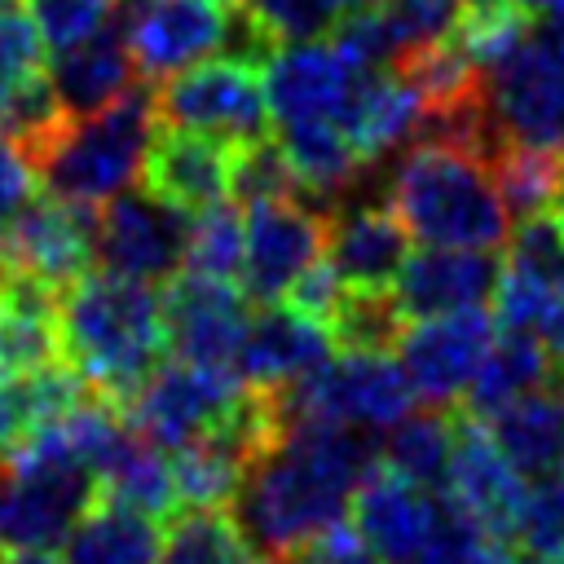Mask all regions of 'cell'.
I'll return each mask as SVG.
<instances>
[{
  "label": "cell",
  "mask_w": 564,
  "mask_h": 564,
  "mask_svg": "<svg viewBox=\"0 0 564 564\" xmlns=\"http://www.w3.org/2000/svg\"><path fill=\"white\" fill-rule=\"evenodd\" d=\"M379 449L348 427H291L256 454L234 498V524L247 551L291 555L348 520L357 485L375 471Z\"/></svg>",
  "instance_id": "obj_1"
},
{
  "label": "cell",
  "mask_w": 564,
  "mask_h": 564,
  "mask_svg": "<svg viewBox=\"0 0 564 564\" xmlns=\"http://www.w3.org/2000/svg\"><path fill=\"white\" fill-rule=\"evenodd\" d=\"M57 339L70 370L106 401L123 405L167 352L163 291L123 282L110 273H88L62 291Z\"/></svg>",
  "instance_id": "obj_2"
},
{
  "label": "cell",
  "mask_w": 564,
  "mask_h": 564,
  "mask_svg": "<svg viewBox=\"0 0 564 564\" xmlns=\"http://www.w3.org/2000/svg\"><path fill=\"white\" fill-rule=\"evenodd\" d=\"M383 203L423 247L494 251L511 238L516 225L489 159L445 141H414L397 159Z\"/></svg>",
  "instance_id": "obj_3"
},
{
  "label": "cell",
  "mask_w": 564,
  "mask_h": 564,
  "mask_svg": "<svg viewBox=\"0 0 564 564\" xmlns=\"http://www.w3.org/2000/svg\"><path fill=\"white\" fill-rule=\"evenodd\" d=\"M154 123H159L154 97L132 88L123 101L106 106L101 115L66 119L31 154V163L48 185V194L79 207H106L110 198L128 194V185L145 172Z\"/></svg>",
  "instance_id": "obj_4"
},
{
  "label": "cell",
  "mask_w": 564,
  "mask_h": 564,
  "mask_svg": "<svg viewBox=\"0 0 564 564\" xmlns=\"http://www.w3.org/2000/svg\"><path fill=\"white\" fill-rule=\"evenodd\" d=\"M269 410L278 436L291 427H348V432H392L414 414V392L392 352H344L326 366L269 388Z\"/></svg>",
  "instance_id": "obj_5"
},
{
  "label": "cell",
  "mask_w": 564,
  "mask_h": 564,
  "mask_svg": "<svg viewBox=\"0 0 564 564\" xmlns=\"http://www.w3.org/2000/svg\"><path fill=\"white\" fill-rule=\"evenodd\" d=\"M154 119L176 132H198L225 145L269 141V93L264 70L251 57H207L154 93Z\"/></svg>",
  "instance_id": "obj_6"
},
{
  "label": "cell",
  "mask_w": 564,
  "mask_h": 564,
  "mask_svg": "<svg viewBox=\"0 0 564 564\" xmlns=\"http://www.w3.org/2000/svg\"><path fill=\"white\" fill-rule=\"evenodd\" d=\"M251 401H256V388H247L234 370L163 361L123 401V419L137 436L154 441L159 449H181L189 441H203L242 423Z\"/></svg>",
  "instance_id": "obj_7"
},
{
  "label": "cell",
  "mask_w": 564,
  "mask_h": 564,
  "mask_svg": "<svg viewBox=\"0 0 564 564\" xmlns=\"http://www.w3.org/2000/svg\"><path fill=\"white\" fill-rule=\"evenodd\" d=\"M485 88L498 141L564 159V22L529 26Z\"/></svg>",
  "instance_id": "obj_8"
},
{
  "label": "cell",
  "mask_w": 564,
  "mask_h": 564,
  "mask_svg": "<svg viewBox=\"0 0 564 564\" xmlns=\"http://www.w3.org/2000/svg\"><path fill=\"white\" fill-rule=\"evenodd\" d=\"M494 339H498L494 313L463 308V313H445V317L405 322L392 344V357H397L414 401H423L427 410H454L467 397Z\"/></svg>",
  "instance_id": "obj_9"
},
{
  "label": "cell",
  "mask_w": 564,
  "mask_h": 564,
  "mask_svg": "<svg viewBox=\"0 0 564 564\" xmlns=\"http://www.w3.org/2000/svg\"><path fill=\"white\" fill-rule=\"evenodd\" d=\"M330 212L304 198L251 203L242 220V295L256 304H278L291 286L326 256Z\"/></svg>",
  "instance_id": "obj_10"
},
{
  "label": "cell",
  "mask_w": 564,
  "mask_h": 564,
  "mask_svg": "<svg viewBox=\"0 0 564 564\" xmlns=\"http://www.w3.org/2000/svg\"><path fill=\"white\" fill-rule=\"evenodd\" d=\"M97 502V471L70 463H9L0 480V546L48 551Z\"/></svg>",
  "instance_id": "obj_11"
},
{
  "label": "cell",
  "mask_w": 564,
  "mask_h": 564,
  "mask_svg": "<svg viewBox=\"0 0 564 564\" xmlns=\"http://www.w3.org/2000/svg\"><path fill=\"white\" fill-rule=\"evenodd\" d=\"M119 26L141 79H172L229 40V0H119Z\"/></svg>",
  "instance_id": "obj_12"
},
{
  "label": "cell",
  "mask_w": 564,
  "mask_h": 564,
  "mask_svg": "<svg viewBox=\"0 0 564 564\" xmlns=\"http://www.w3.org/2000/svg\"><path fill=\"white\" fill-rule=\"evenodd\" d=\"M0 247L13 273L44 282L48 291H70L93 273L97 260V212L66 203L57 194H35L9 225H0Z\"/></svg>",
  "instance_id": "obj_13"
},
{
  "label": "cell",
  "mask_w": 564,
  "mask_h": 564,
  "mask_svg": "<svg viewBox=\"0 0 564 564\" xmlns=\"http://www.w3.org/2000/svg\"><path fill=\"white\" fill-rule=\"evenodd\" d=\"M189 220L150 189H128L97 212V260L101 273L123 282H172L185 264Z\"/></svg>",
  "instance_id": "obj_14"
},
{
  "label": "cell",
  "mask_w": 564,
  "mask_h": 564,
  "mask_svg": "<svg viewBox=\"0 0 564 564\" xmlns=\"http://www.w3.org/2000/svg\"><path fill=\"white\" fill-rule=\"evenodd\" d=\"M524 498H529V485L511 467V458L494 445L485 419L454 410V458L445 476V502L471 516L498 542H516Z\"/></svg>",
  "instance_id": "obj_15"
},
{
  "label": "cell",
  "mask_w": 564,
  "mask_h": 564,
  "mask_svg": "<svg viewBox=\"0 0 564 564\" xmlns=\"http://www.w3.org/2000/svg\"><path fill=\"white\" fill-rule=\"evenodd\" d=\"M370 70H357L335 44H286L264 62V93L273 123H348L357 88Z\"/></svg>",
  "instance_id": "obj_16"
},
{
  "label": "cell",
  "mask_w": 564,
  "mask_h": 564,
  "mask_svg": "<svg viewBox=\"0 0 564 564\" xmlns=\"http://www.w3.org/2000/svg\"><path fill=\"white\" fill-rule=\"evenodd\" d=\"M163 317H167V348L181 361L234 370L251 326V300L234 282L176 273L163 291Z\"/></svg>",
  "instance_id": "obj_17"
},
{
  "label": "cell",
  "mask_w": 564,
  "mask_h": 564,
  "mask_svg": "<svg viewBox=\"0 0 564 564\" xmlns=\"http://www.w3.org/2000/svg\"><path fill=\"white\" fill-rule=\"evenodd\" d=\"M352 529L366 542V551L383 564H419L423 546L436 533L441 520V502L432 498V489L405 480L401 471H392L383 458L375 463V471L357 485L352 494Z\"/></svg>",
  "instance_id": "obj_18"
},
{
  "label": "cell",
  "mask_w": 564,
  "mask_h": 564,
  "mask_svg": "<svg viewBox=\"0 0 564 564\" xmlns=\"http://www.w3.org/2000/svg\"><path fill=\"white\" fill-rule=\"evenodd\" d=\"M330 348H335V335L317 317H308L291 304H264L260 313H251L234 375L247 388L269 392V388H282V383L304 379L308 370L326 366Z\"/></svg>",
  "instance_id": "obj_19"
},
{
  "label": "cell",
  "mask_w": 564,
  "mask_h": 564,
  "mask_svg": "<svg viewBox=\"0 0 564 564\" xmlns=\"http://www.w3.org/2000/svg\"><path fill=\"white\" fill-rule=\"evenodd\" d=\"M498 286V264L489 251H449V247H423L410 256L392 282V300L405 322L419 317H445L463 308H485V300Z\"/></svg>",
  "instance_id": "obj_20"
},
{
  "label": "cell",
  "mask_w": 564,
  "mask_h": 564,
  "mask_svg": "<svg viewBox=\"0 0 564 564\" xmlns=\"http://www.w3.org/2000/svg\"><path fill=\"white\" fill-rule=\"evenodd\" d=\"M405 238L388 203H339L326 225V260L348 291H392L410 260Z\"/></svg>",
  "instance_id": "obj_21"
},
{
  "label": "cell",
  "mask_w": 564,
  "mask_h": 564,
  "mask_svg": "<svg viewBox=\"0 0 564 564\" xmlns=\"http://www.w3.org/2000/svg\"><path fill=\"white\" fill-rule=\"evenodd\" d=\"M141 181L154 198L172 203L176 212H203L212 203H225L234 185V145L163 128L150 141Z\"/></svg>",
  "instance_id": "obj_22"
},
{
  "label": "cell",
  "mask_w": 564,
  "mask_h": 564,
  "mask_svg": "<svg viewBox=\"0 0 564 564\" xmlns=\"http://www.w3.org/2000/svg\"><path fill=\"white\" fill-rule=\"evenodd\" d=\"M132 75H137V66H132L119 18L101 35L57 53L48 66V84H53L66 119H88V115H101L106 106L123 101L132 93Z\"/></svg>",
  "instance_id": "obj_23"
},
{
  "label": "cell",
  "mask_w": 564,
  "mask_h": 564,
  "mask_svg": "<svg viewBox=\"0 0 564 564\" xmlns=\"http://www.w3.org/2000/svg\"><path fill=\"white\" fill-rule=\"evenodd\" d=\"M423 123H427V106L414 93V84L397 70H370L357 88V101H352L344 132L352 137L361 163L375 167L388 154L410 150L423 137Z\"/></svg>",
  "instance_id": "obj_24"
},
{
  "label": "cell",
  "mask_w": 564,
  "mask_h": 564,
  "mask_svg": "<svg viewBox=\"0 0 564 564\" xmlns=\"http://www.w3.org/2000/svg\"><path fill=\"white\" fill-rule=\"evenodd\" d=\"M278 150L300 185L304 198L322 203V207H339L361 176L370 172L352 145V137L339 123H282L278 128Z\"/></svg>",
  "instance_id": "obj_25"
},
{
  "label": "cell",
  "mask_w": 564,
  "mask_h": 564,
  "mask_svg": "<svg viewBox=\"0 0 564 564\" xmlns=\"http://www.w3.org/2000/svg\"><path fill=\"white\" fill-rule=\"evenodd\" d=\"M485 427L520 476L564 471V388H533L494 410Z\"/></svg>",
  "instance_id": "obj_26"
},
{
  "label": "cell",
  "mask_w": 564,
  "mask_h": 564,
  "mask_svg": "<svg viewBox=\"0 0 564 564\" xmlns=\"http://www.w3.org/2000/svg\"><path fill=\"white\" fill-rule=\"evenodd\" d=\"M555 366H560L555 352L538 335L502 330L489 344V352H485V361H480V370H476V379H471V388L463 397L467 401V414L489 419L494 410L511 405L516 397H524L533 388H546L555 379Z\"/></svg>",
  "instance_id": "obj_27"
},
{
  "label": "cell",
  "mask_w": 564,
  "mask_h": 564,
  "mask_svg": "<svg viewBox=\"0 0 564 564\" xmlns=\"http://www.w3.org/2000/svg\"><path fill=\"white\" fill-rule=\"evenodd\" d=\"M62 546L66 564H159L163 533L150 516L97 498Z\"/></svg>",
  "instance_id": "obj_28"
},
{
  "label": "cell",
  "mask_w": 564,
  "mask_h": 564,
  "mask_svg": "<svg viewBox=\"0 0 564 564\" xmlns=\"http://www.w3.org/2000/svg\"><path fill=\"white\" fill-rule=\"evenodd\" d=\"M97 494H101L106 502H119V507L141 511V516H150V520L176 516L172 458H167L154 441H145V436H137V432L128 427L123 445H119V449L106 458V467L97 471Z\"/></svg>",
  "instance_id": "obj_29"
},
{
  "label": "cell",
  "mask_w": 564,
  "mask_h": 564,
  "mask_svg": "<svg viewBox=\"0 0 564 564\" xmlns=\"http://www.w3.org/2000/svg\"><path fill=\"white\" fill-rule=\"evenodd\" d=\"M84 392L88 383L70 366H44L0 383V454L22 449L53 414L75 405Z\"/></svg>",
  "instance_id": "obj_30"
},
{
  "label": "cell",
  "mask_w": 564,
  "mask_h": 564,
  "mask_svg": "<svg viewBox=\"0 0 564 564\" xmlns=\"http://www.w3.org/2000/svg\"><path fill=\"white\" fill-rule=\"evenodd\" d=\"M449 458H454V410L423 405L405 414L383 441V463L423 489H445Z\"/></svg>",
  "instance_id": "obj_31"
},
{
  "label": "cell",
  "mask_w": 564,
  "mask_h": 564,
  "mask_svg": "<svg viewBox=\"0 0 564 564\" xmlns=\"http://www.w3.org/2000/svg\"><path fill=\"white\" fill-rule=\"evenodd\" d=\"M242 26L251 44H313L326 31H335L348 13L352 0H238Z\"/></svg>",
  "instance_id": "obj_32"
},
{
  "label": "cell",
  "mask_w": 564,
  "mask_h": 564,
  "mask_svg": "<svg viewBox=\"0 0 564 564\" xmlns=\"http://www.w3.org/2000/svg\"><path fill=\"white\" fill-rule=\"evenodd\" d=\"M489 167H494V181H498V194H502L511 220L542 216L555 203L560 181H564V159L524 150V145H507V141H498V150L489 154Z\"/></svg>",
  "instance_id": "obj_33"
},
{
  "label": "cell",
  "mask_w": 564,
  "mask_h": 564,
  "mask_svg": "<svg viewBox=\"0 0 564 564\" xmlns=\"http://www.w3.org/2000/svg\"><path fill=\"white\" fill-rule=\"evenodd\" d=\"M185 273L234 282L242 278V216L229 203H212L189 216L185 234Z\"/></svg>",
  "instance_id": "obj_34"
},
{
  "label": "cell",
  "mask_w": 564,
  "mask_h": 564,
  "mask_svg": "<svg viewBox=\"0 0 564 564\" xmlns=\"http://www.w3.org/2000/svg\"><path fill=\"white\" fill-rule=\"evenodd\" d=\"M159 564H247V542L225 511L172 516Z\"/></svg>",
  "instance_id": "obj_35"
},
{
  "label": "cell",
  "mask_w": 564,
  "mask_h": 564,
  "mask_svg": "<svg viewBox=\"0 0 564 564\" xmlns=\"http://www.w3.org/2000/svg\"><path fill=\"white\" fill-rule=\"evenodd\" d=\"M379 22L388 31V48H392V66L449 40L458 18H463V0H379Z\"/></svg>",
  "instance_id": "obj_36"
},
{
  "label": "cell",
  "mask_w": 564,
  "mask_h": 564,
  "mask_svg": "<svg viewBox=\"0 0 564 564\" xmlns=\"http://www.w3.org/2000/svg\"><path fill=\"white\" fill-rule=\"evenodd\" d=\"M48 79V44L22 0L0 4V97Z\"/></svg>",
  "instance_id": "obj_37"
},
{
  "label": "cell",
  "mask_w": 564,
  "mask_h": 564,
  "mask_svg": "<svg viewBox=\"0 0 564 564\" xmlns=\"http://www.w3.org/2000/svg\"><path fill=\"white\" fill-rule=\"evenodd\" d=\"M511 560H516L511 542H498L494 533H485L471 516H463L449 502H441L436 533L419 555V564H511Z\"/></svg>",
  "instance_id": "obj_38"
},
{
  "label": "cell",
  "mask_w": 564,
  "mask_h": 564,
  "mask_svg": "<svg viewBox=\"0 0 564 564\" xmlns=\"http://www.w3.org/2000/svg\"><path fill=\"white\" fill-rule=\"evenodd\" d=\"M53 53L101 35L119 18V0H22Z\"/></svg>",
  "instance_id": "obj_39"
},
{
  "label": "cell",
  "mask_w": 564,
  "mask_h": 564,
  "mask_svg": "<svg viewBox=\"0 0 564 564\" xmlns=\"http://www.w3.org/2000/svg\"><path fill=\"white\" fill-rule=\"evenodd\" d=\"M229 194H238L251 207V203H269V198H300V185H295L282 150L273 141H256V145H234Z\"/></svg>",
  "instance_id": "obj_40"
},
{
  "label": "cell",
  "mask_w": 564,
  "mask_h": 564,
  "mask_svg": "<svg viewBox=\"0 0 564 564\" xmlns=\"http://www.w3.org/2000/svg\"><path fill=\"white\" fill-rule=\"evenodd\" d=\"M507 264L511 269H524V273H533V278H542L551 286H564V234H560V225H555L551 212L511 225Z\"/></svg>",
  "instance_id": "obj_41"
},
{
  "label": "cell",
  "mask_w": 564,
  "mask_h": 564,
  "mask_svg": "<svg viewBox=\"0 0 564 564\" xmlns=\"http://www.w3.org/2000/svg\"><path fill=\"white\" fill-rule=\"evenodd\" d=\"M35 176L40 172H35L31 154L18 141L0 137V225H9L35 198Z\"/></svg>",
  "instance_id": "obj_42"
},
{
  "label": "cell",
  "mask_w": 564,
  "mask_h": 564,
  "mask_svg": "<svg viewBox=\"0 0 564 564\" xmlns=\"http://www.w3.org/2000/svg\"><path fill=\"white\" fill-rule=\"evenodd\" d=\"M375 555L366 551V542L357 538L352 520H339L335 529H326L313 546H308V564H370Z\"/></svg>",
  "instance_id": "obj_43"
},
{
  "label": "cell",
  "mask_w": 564,
  "mask_h": 564,
  "mask_svg": "<svg viewBox=\"0 0 564 564\" xmlns=\"http://www.w3.org/2000/svg\"><path fill=\"white\" fill-rule=\"evenodd\" d=\"M542 344H546L555 357H564V291H560L555 313H551V322H546V330H542Z\"/></svg>",
  "instance_id": "obj_44"
},
{
  "label": "cell",
  "mask_w": 564,
  "mask_h": 564,
  "mask_svg": "<svg viewBox=\"0 0 564 564\" xmlns=\"http://www.w3.org/2000/svg\"><path fill=\"white\" fill-rule=\"evenodd\" d=\"M524 13H538L542 22H564V0H516Z\"/></svg>",
  "instance_id": "obj_45"
},
{
  "label": "cell",
  "mask_w": 564,
  "mask_h": 564,
  "mask_svg": "<svg viewBox=\"0 0 564 564\" xmlns=\"http://www.w3.org/2000/svg\"><path fill=\"white\" fill-rule=\"evenodd\" d=\"M9 564H66V560H57V555H48V551H22V555H13Z\"/></svg>",
  "instance_id": "obj_46"
},
{
  "label": "cell",
  "mask_w": 564,
  "mask_h": 564,
  "mask_svg": "<svg viewBox=\"0 0 564 564\" xmlns=\"http://www.w3.org/2000/svg\"><path fill=\"white\" fill-rule=\"evenodd\" d=\"M551 216H555V225H560V234H564V181H560V194H555V203H551Z\"/></svg>",
  "instance_id": "obj_47"
},
{
  "label": "cell",
  "mask_w": 564,
  "mask_h": 564,
  "mask_svg": "<svg viewBox=\"0 0 564 564\" xmlns=\"http://www.w3.org/2000/svg\"><path fill=\"white\" fill-rule=\"evenodd\" d=\"M511 564H564V560H551V555H529V551H524V555H516Z\"/></svg>",
  "instance_id": "obj_48"
},
{
  "label": "cell",
  "mask_w": 564,
  "mask_h": 564,
  "mask_svg": "<svg viewBox=\"0 0 564 564\" xmlns=\"http://www.w3.org/2000/svg\"><path fill=\"white\" fill-rule=\"evenodd\" d=\"M251 564H300V560H291V555H264V560H251Z\"/></svg>",
  "instance_id": "obj_49"
},
{
  "label": "cell",
  "mask_w": 564,
  "mask_h": 564,
  "mask_svg": "<svg viewBox=\"0 0 564 564\" xmlns=\"http://www.w3.org/2000/svg\"><path fill=\"white\" fill-rule=\"evenodd\" d=\"M13 278V269H9V260H4V247H0V286Z\"/></svg>",
  "instance_id": "obj_50"
},
{
  "label": "cell",
  "mask_w": 564,
  "mask_h": 564,
  "mask_svg": "<svg viewBox=\"0 0 564 564\" xmlns=\"http://www.w3.org/2000/svg\"><path fill=\"white\" fill-rule=\"evenodd\" d=\"M555 383H560V388H564V361H560V366H555Z\"/></svg>",
  "instance_id": "obj_51"
},
{
  "label": "cell",
  "mask_w": 564,
  "mask_h": 564,
  "mask_svg": "<svg viewBox=\"0 0 564 564\" xmlns=\"http://www.w3.org/2000/svg\"><path fill=\"white\" fill-rule=\"evenodd\" d=\"M357 4H379V0H352V9H357Z\"/></svg>",
  "instance_id": "obj_52"
},
{
  "label": "cell",
  "mask_w": 564,
  "mask_h": 564,
  "mask_svg": "<svg viewBox=\"0 0 564 564\" xmlns=\"http://www.w3.org/2000/svg\"><path fill=\"white\" fill-rule=\"evenodd\" d=\"M0 480H4V454H0Z\"/></svg>",
  "instance_id": "obj_53"
},
{
  "label": "cell",
  "mask_w": 564,
  "mask_h": 564,
  "mask_svg": "<svg viewBox=\"0 0 564 564\" xmlns=\"http://www.w3.org/2000/svg\"><path fill=\"white\" fill-rule=\"evenodd\" d=\"M0 4H4V0H0Z\"/></svg>",
  "instance_id": "obj_54"
}]
</instances>
